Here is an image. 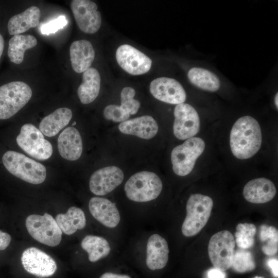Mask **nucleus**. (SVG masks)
I'll use <instances>...</instances> for the list:
<instances>
[{"label": "nucleus", "mask_w": 278, "mask_h": 278, "mask_svg": "<svg viewBox=\"0 0 278 278\" xmlns=\"http://www.w3.org/2000/svg\"><path fill=\"white\" fill-rule=\"evenodd\" d=\"M32 96V90L24 82L15 81L0 86V119H8L23 108Z\"/></svg>", "instance_id": "obj_5"}, {"label": "nucleus", "mask_w": 278, "mask_h": 278, "mask_svg": "<svg viewBox=\"0 0 278 278\" xmlns=\"http://www.w3.org/2000/svg\"><path fill=\"white\" fill-rule=\"evenodd\" d=\"M89 208L92 215L104 226L113 228L120 220L119 211L115 203L102 197H92L89 202Z\"/></svg>", "instance_id": "obj_17"}, {"label": "nucleus", "mask_w": 278, "mask_h": 278, "mask_svg": "<svg viewBox=\"0 0 278 278\" xmlns=\"http://www.w3.org/2000/svg\"><path fill=\"white\" fill-rule=\"evenodd\" d=\"M40 16V9L37 6H31L12 16L7 25L9 33L13 36L20 34L37 27L39 24Z\"/></svg>", "instance_id": "obj_23"}, {"label": "nucleus", "mask_w": 278, "mask_h": 278, "mask_svg": "<svg viewBox=\"0 0 278 278\" xmlns=\"http://www.w3.org/2000/svg\"><path fill=\"white\" fill-rule=\"evenodd\" d=\"M188 78L196 86L207 91L215 92L220 88L218 77L212 72L200 67L192 68L188 72Z\"/></svg>", "instance_id": "obj_29"}, {"label": "nucleus", "mask_w": 278, "mask_h": 278, "mask_svg": "<svg viewBox=\"0 0 278 278\" xmlns=\"http://www.w3.org/2000/svg\"><path fill=\"white\" fill-rule=\"evenodd\" d=\"M276 193L275 186L270 180L265 178L249 181L244 186L243 195L246 200L256 204L268 202Z\"/></svg>", "instance_id": "obj_19"}, {"label": "nucleus", "mask_w": 278, "mask_h": 278, "mask_svg": "<svg viewBox=\"0 0 278 278\" xmlns=\"http://www.w3.org/2000/svg\"><path fill=\"white\" fill-rule=\"evenodd\" d=\"M72 116V112L68 108L57 109L42 119L39 125V130L47 136H54L68 125Z\"/></svg>", "instance_id": "obj_25"}, {"label": "nucleus", "mask_w": 278, "mask_h": 278, "mask_svg": "<svg viewBox=\"0 0 278 278\" xmlns=\"http://www.w3.org/2000/svg\"><path fill=\"white\" fill-rule=\"evenodd\" d=\"M81 246L88 253L91 262H96L107 256L111 251L108 241L103 237L95 235L85 236L81 241Z\"/></svg>", "instance_id": "obj_28"}, {"label": "nucleus", "mask_w": 278, "mask_h": 278, "mask_svg": "<svg viewBox=\"0 0 278 278\" xmlns=\"http://www.w3.org/2000/svg\"><path fill=\"white\" fill-rule=\"evenodd\" d=\"M135 91L132 88L125 87L121 92V105H110L105 107L103 116L108 120L114 122H124L130 115L135 114L140 107L139 101L134 98Z\"/></svg>", "instance_id": "obj_16"}, {"label": "nucleus", "mask_w": 278, "mask_h": 278, "mask_svg": "<svg viewBox=\"0 0 278 278\" xmlns=\"http://www.w3.org/2000/svg\"><path fill=\"white\" fill-rule=\"evenodd\" d=\"M262 135L258 121L250 116L238 118L233 125L230 137L233 154L239 159H247L260 148Z\"/></svg>", "instance_id": "obj_1"}, {"label": "nucleus", "mask_w": 278, "mask_h": 278, "mask_svg": "<svg viewBox=\"0 0 278 278\" xmlns=\"http://www.w3.org/2000/svg\"><path fill=\"white\" fill-rule=\"evenodd\" d=\"M60 155L69 161L78 160L82 152V142L78 130L73 127L66 128L58 138Z\"/></svg>", "instance_id": "obj_20"}, {"label": "nucleus", "mask_w": 278, "mask_h": 278, "mask_svg": "<svg viewBox=\"0 0 278 278\" xmlns=\"http://www.w3.org/2000/svg\"><path fill=\"white\" fill-rule=\"evenodd\" d=\"M55 219L62 232L69 235L83 229L86 225L84 213L75 206L70 207L65 214H58Z\"/></svg>", "instance_id": "obj_26"}, {"label": "nucleus", "mask_w": 278, "mask_h": 278, "mask_svg": "<svg viewBox=\"0 0 278 278\" xmlns=\"http://www.w3.org/2000/svg\"><path fill=\"white\" fill-rule=\"evenodd\" d=\"M71 8L79 29L86 33L96 32L101 24V16L97 6L88 0H73Z\"/></svg>", "instance_id": "obj_12"}, {"label": "nucleus", "mask_w": 278, "mask_h": 278, "mask_svg": "<svg viewBox=\"0 0 278 278\" xmlns=\"http://www.w3.org/2000/svg\"><path fill=\"white\" fill-rule=\"evenodd\" d=\"M207 278H226L225 273L216 268L209 269L207 272Z\"/></svg>", "instance_id": "obj_36"}, {"label": "nucleus", "mask_w": 278, "mask_h": 278, "mask_svg": "<svg viewBox=\"0 0 278 278\" xmlns=\"http://www.w3.org/2000/svg\"><path fill=\"white\" fill-rule=\"evenodd\" d=\"M163 188L162 182L155 173L142 171L133 175L124 186L129 199L137 202H145L156 199Z\"/></svg>", "instance_id": "obj_4"}, {"label": "nucleus", "mask_w": 278, "mask_h": 278, "mask_svg": "<svg viewBox=\"0 0 278 278\" xmlns=\"http://www.w3.org/2000/svg\"><path fill=\"white\" fill-rule=\"evenodd\" d=\"M70 55L72 68L81 73L90 67L95 58V51L89 41L77 40L70 46Z\"/></svg>", "instance_id": "obj_22"}, {"label": "nucleus", "mask_w": 278, "mask_h": 278, "mask_svg": "<svg viewBox=\"0 0 278 278\" xmlns=\"http://www.w3.org/2000/svg\"><path fill=\"white\" fill-rule=\"evenodd\" d=\"M4 48V40L2 36L0 34V59Z\"/></svg>", "instance_id": "obj_38"}, {"label": "nucleus", "mask_w": 278, "mask_h": 278, "mask_svg": "<svg viewBox=\"0 0 278 278\" xmlns=\"http://www.w3.org/2000/svg\"><path fill=\"white\" fill-rule=\"evenodd\" d=\"M21 262L27 272L38 277L51 276L57 269L56 262L51 256L35 247H29L24 251Z\"/></svg>", "instance_id": "obj_11"}, {"label": "nucleus", "mask_w": 278, "mask_h": 278, "mask_svg": "<svg viewBox=\"0 0 278 278\" xmlns=\"http://www.w3.org/2000/svg\"><path fill=\"white\" fill-rule=\"evenodd\" d=\"M100 76L96 68L90 67L83 73L82 82L77 90V94L82 103L89 104L97 98L100 91Z\"/></svg>", "instance_id": "obj_24"}, {"label": "nucleus", "mask_w": 278, "mask_h": 278, "mask_svg": "<svg viewBox=\"0 0 278 278\" xmlns=\"http://www.w3.org/2000/svg\"><path fill=\"white\" fill-rule=\"evenodd\" d=\"M123 133L133 135L144 139H150L157 133L158 125L151 116L144 115L127 120L118 126Z\"/></svg>", "instance_id": "obj_21"}, {"label": "nucleus", "mask_w": 278, "mask_h": 278, "mask_svg": "<svg viewBox=\"0 0 278 278\" xmlns=\"http://www.w3.org/2000/svg\"><path fill=\"white\" fill-rule=\"evenodd\" d=\"M169 248L165 238L158 234H153L148 238L146 249V263L151 270H160L166 265L168 260Z\"/></svg>", "instance_id": "obj_18"}, {"label": "nucleus", "mask_w": 278, "mask_h": 278, "mask_svg": "<svg viewBox=\"0 0 278 278\" xmlns=\"http://www.w3.org/2000/svg\"><path fill=\"white\" fill-rule=\"evenodd\" d=\"M255 262L251 252L240 249L235 251L231 268L238 273H245L255 268Z\"/></svg>", "instance_id": "obj_32"}, {"label": "nucleus", "mask_w": 278, "mask_h": 278, "mask_svg": "<svg viewBox=\"0 0 278 278\" xmlns=\"http://www.w3.org/2000/svg\"><path fill=\"white\" fill-rule=\"evenodd\" d=\"M116 59L125 71L133 75L147 73L152 65V61L147 56L128 44H123L117 48Z\"/></svg>", "instance_id": "obj_13"}, {"label": "nucleus", "mask_w": 278, "mask_h": 278, "mask_svg": "<svg viewBox=\"0 0 278 278\" xmlns=\"http://www.w3.org/2000/svg\"><path fill=\"white\" fill-rule=\"evenodd\" d=\"M260 240L266 243L262 247V251L267 255H273L278 250V231L273 226L263 224L259 232Z\"/></svg>", "instance_id": "obj_30"}, {"label": "nucleus", "mask_w": 278, "mask_h": 278, "mask_svg": "<svg viewBox=\"0 0 278 278\" xmlns=\"http://www.w3.org/2000/svg\"><path fill=\"white\" fill-rule=\"evenodd\" d=\"M16 141L26 153L37 160H47L53 154L50 143L44 138L39 129L31 124L22 126Z\"/></svg>", "instance_id": "obj_9"}, {"label": "nucleus", "mask_w": 278, "mask_h": 278, "mask_svg": "<svg viewBox=\"0 0 278 278\" xmlns=\"http://www.w3.org/2000/svg\"><path fill=\"white\" fill-rule=\"evenodd\" d=\"M25 224L30 236L39 242L55 247L61 241L62 232L55 219L48 213L30 215L26 219Z\"/></svg>", "instance_id": "obj_7"}, {"label": "nucleus", "mask_w": 278, "mask_h": 278, "mask_svg": "<svg viewBox=\"0 0 278 278\" xmlns=\"http://www.w3.org/2000/svg\"><path fill=\"white\" fill-rule=\"evenodd\" d=\"M150 91L156 99L170 104L184 103L186 98L182 85L177 80L168 77H160L152 80Z\"/></svg>", "instance_id": "obj_15"}, {"label": "nucleus", "mask_w": 278, "mask_h": 278, "mask_svg": "<svg viewBox=\"0 0 278 278\" xmlns=\"http://www.w3.org/2000/svg\"><path fill=\"white\" fill-rule=\"evenodd\" d=\"M67 24V21L64 15H61L56 19L43 24L40 30L43 34L54 33L58 30L62 29Z\"/></svg>", "instance_id": "obj_33"}, {"label": "nucleus", "mask_w": 278, "mask_h": 278, "mask_svg": "<svg viewBox=\"0 0 278 278\" xmlns=\"http://www.w3.org/2000/svg\"><path fill=\"white\" fill-rule=\"evenodd\" d=\"M254 278H264V277H263V276H256L254 277Z\"/></svg>", "instance_id": "obj_40"}, {"label": "nucleus", "mask_w": 278, "mask_h": 278, "mask_svg": "<svg viewBox=\"0 0 278 278\" xmlns=\"http://www.w3.org/2000/svg\"><path fill=\"white\" fill-rule=\"evenodd\" d=\"M277 95H278V94L276 93L275 96V98H274V102H275V106L276 107V108H277L278 107V105H277Z\"/></svg>", "instance_id": "obj_39"}, {"label": "nucleus", "mask_w": 278, "mask_h": 278, "mask_svg": "<svg viewBox=\"0 0 278 278\" xmlns=\"http://www.w3.org/2000/svg\"><path fill=\"white\" fill-rule=\"evenodd\" d=\"M235 241L232 234L223 230L214 234L209 241L208 256L214 268L225 271L231 268Z\"/></svg>", "instance_id": "obj_8"}, {"label": "nucleus", "mask_w": 278, "mask_h": 278, "mask_svg": "<svg viewBox=\"0 0 278 278\" xmlns=\"http://www.w3.org/2000/svg\"><path fill=\"white\" fill-rule=\"evenodd\" d=\"M173 131L178 139L184 140L196 135L200 129V118L195 109L188 103L177 105L174 110Z\"/></svg>", "instance_id": "obj_10"}, {"label": "nucleus", "mask_w": 278, "mask_h": 278, "mask_svg": "<svg viewBox=\"0 0 278 278\" xmlns=\"http://www.w3.org/2000/svg\"><path fill=\"white\" fill-rule=\"evenodd\" d=\"M213 206L211 197L200 194L190 195L186 203V216L181 228L182 234L192 237L199 233L207 223Z\"/></svg>", "instance_id": "obj_3"}, {"label": "nucleus", "mask_w": 278, "mask_h": 278, "mask_svg": "<svg viewBox=\"0 0 278 278\" xmlns=\"http://www.w3.org/2000/svg\"><path fill=\"white\" fill-rule=\"evenodd\" d=\"M256 233V226L253 223H239L236 226L235 234V243L243 249L253 247L254 244V236Z\"/></svg>", "instance_id": "obj_31"}, {"label": "nucleus", "mask_w": 278, "mask_h": 278, "mask_svg": "<svg viewBox=\"0 0 278 278\" xmlns=\"http://www.w3.org/2000/svg\"><path fill=\"white\" fill-rule=\"evenodd\" d=\"M11 240V236L7 233L0 230V251L6 249Z\"/></svg>", "instance_id": "obj_34"}, {"label": "nucleus", "mask_w": 278, "mask_h": 278, "mask_svg": "<svg viewBox=\"0 0 278 278\" xmlns=\"http://www.w3.org/2000/svg\"><path fill=\"white\" fill-rule=\"evenodd\" d=\"M2 162L10 173L29 183L41 184L46 179L45 167L20 152L7 151L2 157Z\"/></svg>", "instance_id": "obj_2"}, {"label": "nucleus", "mask_w": 278, "mask_h": 278, "mask_svg": "<svg viewBox=\"0 0 278 278\" xmlns=\"http://www.w3.org/2000/svg\"><path fill=\"white\" fill-rule=\"evenodd\" d=\"M124 175L116 166H108L95 171L91 176L89 188L97 196L107 195L119 186L123 182Z\"/></svg>", "instance_id": "obj_14"}, {"label": "nucleus", "mask_w": 278, "mask_h": 278, "mask_svg": "<svg viewBox=\"0 0 278 278\" xmlns=\"http://www.w3.org/2000/svg\"><path fill=\"white\" fill-rule=\"evenodd\" d=\"M37 40L31 34H15L10 38L8 43V56L11 62L21 63L27 49L36 46Z\"/></svg>", "instance_id": "obj_27"}, {"label": "nucleus", "mask_w": 278, "mask_h": 278, "mask_svg": "<svg viewBox=\"0 0 278 278\" xmlns=\"http://www.w3.org/2000/svg\"><path fill=\"white\" fill-rule=\"evenodd\" d=\"M99 278H131L129 275L120 274L112 272H106L102 274Z\"/></svg>", "instance_id": "obj_37"}, {"label": "nucleus", "mask_w": 278, "mask_h": 278, "mask_svg": "<svg viewBox=\"0 0 278 278\" xmlns=\"http://www.w3.org/2000/svg\"><path fill=\"white\" fill-rule=\"evenodd\" d=\"M205 147V143L202 138L193 137L175 147L171 153L174 172L179 176L188 175L194 168L197 159L203 152Z\"/></svg>", "instance_id": "obj_6"}, {"label": "nucleus", "mask_w": 278, "mask_h": 278, "mask_svg": "<svg viewBox=\"0 0 278 278\" xmlns=\"http://www.w3.org/2000/svg\"><path fill=\"white\" fill-rule=\"evenodd\" d=\"M267 266L270 268L274 277L278 276V260L275 258H269L267 261Z\"/></svg>", "instance_id": "obj_35"}]
</instances>
